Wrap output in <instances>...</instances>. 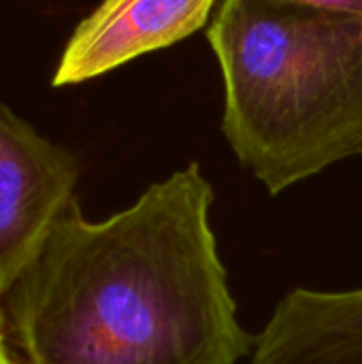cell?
Segmentation results:
<instances>
[{"instance_id": "1", "label": "cell", "mask_w": 362, "mask_h": 364, "mask_svg": "<svg viewBox=\"0 0 362 364\" xmlns=\"http://www.w3.org/2000/svg\"><path fill=\"white\" fill-rule=\"evenodd\" d=\"M196 162L92 222L77 198L6 294L26 364H235L237 320Z\"/></svg>"}, {"instance_id": "2", "label": "cell", "mask_w": 362, "mask_h": 364, "mask_svg": "<svg viewBox=\"0 0 362 364\" xmlns=\"http://www.w3.org/2000/svg\"><path fill=\"white\" fill-rule=\"evenodd\" d=\"M207 41L224 81L222 132L271 194L362 154V15L224 0Z\"/></svg>"}, {"instance_id": "3", "label": "cell", "mask_w": 362, "mask_h": 364, "mask_svg": "<svg viewBox=\"0 0 362 364\" xmlns=\"http://www.w3.org/2000/svg\"><path fill=\"white\" fill-rule=\"evenodd\" d=\"M77 181V158L0 105V299L41 254Z\"/></svg>"}, {"instance_id": "4", "label": "cell", "mask_w": 362, "mask_h": 364, "mask_svg": "<svg viewBox=\"0 0 362 364\" xmlns=\"http://www.w3.org/2000/svg\"><path fill=\"white\" fill-rule=\"evenodd\" d=\"M215 0H102L73 32L53 85H77L209 26Z\"/></svg>"}, {"instance_id": "5", "label": "cell", "mask_w": 362, "mask_h": 364, "mask_svg": "<svg viewBox=\"0 0 362 364\" xmlns=\"http://www.w3.org/2000/svg\"><path fill=\"white\" fill-rule=\"evenodd\" d=\"M252 364H362V290L286 294L254 341Z\"/></svg>"}, {"instance_id": "6", "label": "cell", "mask_w": 362, "mask_h": 364, "mask_svg": "<svg viewBox=\"0 0 362 364\" xmlns=\"http://www.w3.org/2000/svg\"><path fill=\"white\" fill-rule=\"evenodd\" d=\"M301 6H312L320 11L333 13H348V15H362V0H286Z\"/></svg>"}, {"instance_id": "7", "label": "cell", "mask_w": 362, "mask_h": 364, "mask_svg": "<svg viewBox=\"0 0 362 364\" xmlns=\"http://www.w3.org/2000/svg\"><path fill=\"white\" fill-rule=\"evenodd\" d=\"M0 364H15L11 352H9V346H6V339H4L2 331H0Z\"/></svg>"}]
</instances>
